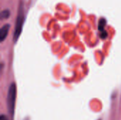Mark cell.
<instances>
[{
	"label": "cell",
	"instance_id": "6",
	"mask_svg": "<svg viewBox=\"0 0 121 120\" xmlns=\"http://www.w3.org/2000/svg\"><path fill=\"white\" fill-rule=\"evenodd\" d=\"M107 36H108V33H107L106 31H105V30L101 31V38H102V39H106V38L107 37Z\"/></svg>",
	"mask_w": 121,
	"mask_h": 120
},
{
	"label": "cell",
	"instance_id": "4",
	"mask_svg": "<svg viewBox=\"0 0 121 120\" xmlns=\"http://www.w3.org/2000/svg\"><path fill=\"white\" fill-rule=\"evenodd\" d=\"M106 21L105 18H101L99 22V30L100 31H103L104 30V27L106 25Z\"/></svg>",
	"mask_w": 121,
	"mask_h": 120
},
{
	"label": "cell",
	"instance_id": "7",
	"mask_svg": "<svg viewBox=\"0 0 121 120\" xmlns=\"http://www.w3.org/2000/svg\"><path fill=\"white\" fill-rule=\"evenodd\" d=\"M0 120H9V119L5 115H1L0 117Z\"/></svg>",
	"mask_w": 121,
	"mask_h": 120
},
{
	"label": "cell",
	"instance_id": "1",
	"mask_svg": "<svg viewBox=\"0 0 121 120\" xmlns=\"http://www.w3.org/2000/svg\"><path fill=\"white\" fill-rule=\"evenodd\" d=\"M24 22V8L23 4L21 2L18 9V15L16 17V21L14 28V33H13V42H16L20 35L22 31V28Z\"/></svg>",
	"mask_w": 121,
	"mask_h": 120
},
{
	"label": "cell",
	"instance_id": "3",
	"mask_svg": "<svg viewBox=\"0 0 121 120\" xmlns=\"http://www.w3.org/2000/svg\"><path fill=\"white\" fill-rule=\"evenodd\" d=\"M10 29V25L9 24H5L3 25L0 30V40L1 42H3L6 37H7V35L9 33Z\"/></svg>",
	"mask_w": 121,
	"mask_h": 120
},
{
	"label": "cell",
	"instance_id": "2",
	"mask_svg": "<svg viewBox=\"0 0 121 120\" xmlns=\"http://www.w3.org/2000/svg\"><path fill=\"white\" fill-rule=\"evenodd\" d=\"M16 98V86L14 83H12L9 86L8 94H7V99H6L8 112L12 118L14 114Z\"/></svg>",
	"mask_w": 121,
	"mask_h": 120
},
{
	"label": "cell",
	"instance_id": "8",
	"mask_svg": "<svg viewBox=\"0 0 121 120\" xmlns=\"http://www.w3.org/2000/svg\"><path fill=\"white\" fill-rule=\"evenodd\" d=\"M24 120H30V119H29L28 117H27V118H26Z\"/></svg>",
	"mask_w": 121,
	"mask_h": 120
},
{
	"label": "cell",
	"instance_id": "9",
	"mask_svg": "<svg viewBox=\"0 0 121 120\" xmlns=\"http://www.w3.org/2000/svg\"></svg>",
	"mask_w": 121,
	"mask_h": 120
},
{
	"label": "cell",
	"instance_id": "5",
	"mask_svg": "<svg viewBox=\"0 0 121 120\" xmlns=\"http://www.w3.org/2000/svg\"><path fill=\"white\" fill-rule=\"evenodd\" d=\"M10 16V11L9 9L3 10L1 13V19H6L8 18Z\"/></svg>",
	"mask_w": 121,
	"mask_h": 120
}]
</instances>
